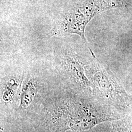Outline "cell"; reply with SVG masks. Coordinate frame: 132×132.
I'll return each mask as SVG.
<instances>
[{
  "mask_svg": "<svg viewBox=\"0 0 132 132\" xmlns=\"http://www.w3.org/2000/svg\"><path fill=\"white\" fill-rule=\"evenodd\" d=\"M126 5V0H86L67 11L52 29V35L76 34L86 42L85 28L92 19L102 11Z\"/></svg>",
  "mask_w": 132,
  "mask_h": 132,
  "instance_id": "1",
  "label": "cell"
},
{
  "mask_svg": "<svg viewBox=\"0 0 132 132\" xmlns=\"http://www.w3.org/2000/svg\"><path fill=\"white\" fill-rule=\"evenodd\" d=\"M92 80L99 89L109 96H112L116 92V88L113 81L102 71H96L92 76Z\"/></svg>",
  "mask_w": 132,
  "mask_h": 132,
  "instance_id": "3",
  "label": "cell"
},
{
  "mask_svg": "<svg viewBox=\"0 0 132 132\" xmlns=\"http://www.w3.org/2000/svg\"><path fill=\"white\" fill-rule=\"evenodd\" d=\"M35 90V83L32 80H30L24 86L23 90L21 100V106L23 108L27 107L31 103Z\"/></svg>",
  "mask_w": 132,
  "mask_h": 132,
  "instance_id": "4",
  "label": "cell"
},
{
  "mask_svg": "<svg viewBox=\"0 0 132 132\" xmlns=\"http://www.w3.org/2000/svg\"><path fill=\"white\" fill-rule=\"evenodd\" d=\"M0 132H5L4 129L1 127H0Z\"/></svg>",
  "mask_w": 132,
  "mask_h": 132,
  "instance_id": "5",
  "label": "cell"
},
{
  "mask_svg": "<svg viewBox=\"0 0 132 132\" xmlns=\"http://www.w3.org/2000/svg\"><path fill=\"white\" fill-rule=\"evenodd\" d=\"M65 64L68 70L77 82L83 86L90 85V82L85 76L83 64L78 57L71 54H68L65 58Z\"/></svg>",
  "mask_w": 132,
  "mask_h": 132,
  "instance_id": "2",
  "label": "cell"
}]
</instances>
